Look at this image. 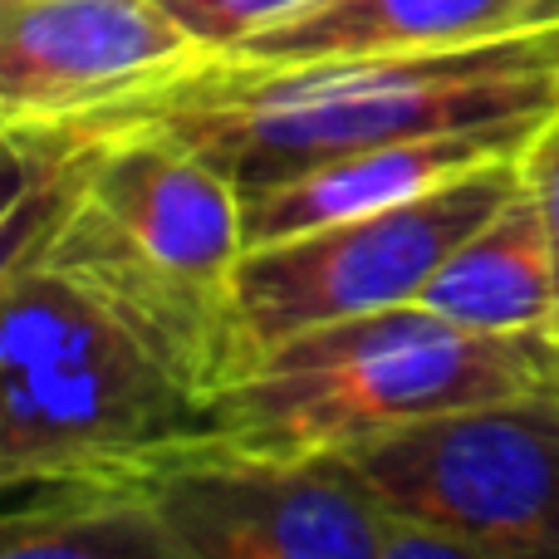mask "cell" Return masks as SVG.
<instances>
[{"label":"cell","instance_id":"cell-13","mask_svg":"<svg viewBox=\"0 0 559 559\" xmlns=\"http://www.w3.org/2000/svg\"><path fill=\"white\" fill-rule=\"evenodd\" d=\"M157 5H163L202 49L226 55V49H241L251 35L271 29L275 20L305 10L309 0H157Z\"/></svg>","mask_w":559,"mask_h":559},{"label":"cell","instance_id":"cell-14","mask_svg":"<svg viewBox=\"0 0 559 559\" xmlns=\"http://www.w3.org/2000/svg\"><path fill=\"white\" fill-rule=\"evenodd\" d=\"M521 182H525V197L535 202V212H540L545 231H550L555 275H559V114L545 118V128L521 153Z\"/></svg>","mask_w":559,"mask_h":559},{"label":"cell","instance_id":"cell-1","mask_svg":"<svg viewBox=\"0 0 559 559\" xmlns=\"http://www.w3.org/2000/svg\"><path fill=\"white\" fill-rule=\"evenodd\" d=\"M555 114L559 29H540L496 45L407 55L251 59L202 49L94 108L0 128H29L59 143L163 138L216 167L246 197L403 138L545 123Z\"/></svg>","mask_w":559,"mask_h":559},{"label":"cell","instance_id":"cell-12","mask_svg":"<svg viewBox=\"0 0 559 559\" xmlns=\"http://www.w3.org/2000/svg\"><path fill=\"white\" fill-rule=\"evenodd\" d=\"M432 314L481 334H531L559 329V275L550 231H545L525 187L432 275L423 299Z\"/></svg>","mask_w":559,"mask_h":559},{"label":"cell","instance_id":"cell-9","mask_svg":"<svg viewBox=\"0 0 559 559\" xmlns=\"http://www.w3.org/2000/svg\"><path fill=\"white\" fill-rule=\"evenodd\" d=\"M540 128L545 123H501V128H456V133L403 138V143L368 147V153L338 157V163L299 173L289 182L246 192L241 197L246 251L289 241V236H305L329 222H348V216L417 202V197L437 192V187L456 182L466 173L521 157Z\"/></svg>","mask_w":559,"mask_h":559},{"label":"cell","instance_id":"cell-15","mask_svg":"<svg viewBox=\"0 0 559 559\" xmlns=\"http://www.w3.org/2000/svg\"><path fill=\"white\" fill-rule=\"evenodd\" d=\"M378 559H491L472 545L452 540V535H437V531H423V525H407V521H388L383 531V550Z\"/></svg>","mask_w":559,"mask_h":559},{"label":"cell","instance_id":"cell-3","mask_svg":"<svg viewBox=\"0 0 559 559\" xmlns=\"http://www.w3.org/2000/svg\"><path fill=\"white\" fill-rule=\"evenodd\" d=\"M531 393H559V329L481 334L427 305H397L261 348L251 373L206 403V447L305 462Z\"/></svg>","mask_w":559,"mask_h":559},{"label":"cell","instance_id":"cell-8","mask_svg":"<svg viewBox=\"0 0 559 559\" xmlns=\"http://www.w3.org/2000/svg\"><path fill=\"white\" fill-rule=\"evenodd\" d=\"M202 55L157 0H0V123H45Z\"/></svg>","mask_w":559,"mask_h":559},{"label":"cell","instance_id":"cell-6","mask_svg":"<svg viewBox=\"0 0 559 559\" xmlns=\"http://www.w3.org/2000/svg\"><path fill=\"white\" fill-rule=\"evenodd\" d=\"M521 187V157H506L417 202L251 246L236 271V295L255 338V358L305 329L417 305L456 246L481 231Z\"/></svg>","mask_w":559,"mask_h":559},{"label":"cell","instance_id":"cell-5","mask_svg":"<svg viewBox=\"0 0 559 559\" xmlns=\"http://www.w3.org/2000/svg\"><path fill=\"white\" fill-rule=\"evenodd\" d=\"M334 456L388 521L491 559H559V393L437 413Z\"/></svg>","mask_w":559,"mask_h":559},{"label":"cell","instance_id":"cell-4","mask_svg":"<svg viewBox=\"0 0 559 559\" xmlns=\"http://www.w3.org/2000/svg\"><path fill=\"white\" fill-rule=\"evenodd\" d=\"M206 447V403L45 265L0 271V476H133Z\"/></svg>","mask_w":559,"mask_h":559},{"label":"cell","instance_id":"cell-2","mask_svg":"<svg viewBox=\"0 0 559 559\" xmlns=\"http://www.w3.org/2000/svg\"><path fill=\"white\" fill-rule=\"evenodd\" d=\"M5 265H45L114 314L202 403L255 368L236 271L241 192L163 138L5 128Z\"/></svg>","mask_w":559,"mask_h":559},{"label":"cell","instance_id":"cell-10","mask_svg":"<svg viewBox=\"0 0 559 559\" xmlns=\"http://www.w3.org/2000/svg\"><path fill=\"white\" fill-rule=\"evenodd\" d=\"M559 29V0H309L226 55L319 59L466 49Z\"/></svg>","mask_w":559,"mask_h":559},{"label":"cell","instance_id":"cell-11","mask_svg":"<svg viewBox=\"0 0 559 559\" xmlns=\"http://www.w3.org/2000/svg\"><path fill=\"white\" fill-rule=\"evenodd\" d=\"M0 559H192L133 476H0Z\"/></svg>","mask_w":559,"mask_h":559},{"label":"cell","instance_id":"cell-7","mask_svg":"<svg viewBox=\"0 0 559 559\" xmlns=\"http://www.w3.org/2000/svg\"><path fill=\"white\" fill-rule=\"evenodd\" d=\"M192 559H378L388 515L338 456H275L192 447L143 476Z\"/></svg>","mask_w":559,"mask_h":559}]
</instances>
